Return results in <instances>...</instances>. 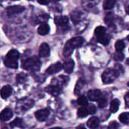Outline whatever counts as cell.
I'll list each match as a JSON object with an SVG mask.
<instances>
[{
	"mask_svg": "<svg viewBox=\"0 0 129 129\" xmlns=\"http://www.w3.org/2000/svg\"><path fill=\"white\" fill-rule=\"evenodd\" d=\"M40 67L41 62L39 59L36 56L29 57L22 63V67L29 71H38L40 69Z\"/></svg>",
	"mask_w": 129,
	"mask_h": 129,
	"instance_id": "obj_1",
	"label": "cell"
},
{
	"mask_svg": "<svg viewBox=\"0 0 129 129\" xmlns=\"http://www.w3.org/2000/svg\"><path fill=\"white\" fill-rule=\"evenodd\" d=\"M118 72L115 69H107L102 74V81L104 84L113 83L119 76Z\"/></svg>",
	"mask_w": 129,
	"mask_h": 129,
	"instance_id": "obj_2",
	"label": "cell"
},
{
	"mask_svg": "<svg viewBox=\"0 0 129 129\" xmlns=\"http://www.w3.org/2000/svg\"><path fill=\"white\" fill-rule=\"evenodd\" d=\"M49 114H50V111L48 109H42L36 111L35 113V116L38 121L44 122L48 119Z\"/></svg>",
	"mask_w": 129,
	"mask_h": 129,
	"instance_id": "obj_3",
	"label": "cell"
},
{
	"mask_svg": "<svg viewBox=\"0 0 129 129\" xmlns=\"http://www.w3.org/2000/svg\"><path fill=\"white\" fill-rule=\"evenodd\" d=\"M25 10V8L22 5H13L7 8L6 12L8 16H11L18 13H21Z\"/></svg>",
	"mask_w": 129,
	"mask_h": 129,
	"instance_id": "obj_4",
	"label": "cell"
},
{
	"mask_svg": "<svg viewBox=\"0 0 129 129\" xmlns=\"http://www.w3.org/2000/svg\"><path fill=\"white\" fill-rule=\"evenodd\" d=\"M63 68V65H62L60 62L55 63V64H52L51 65L47 70H46V73L48 75H52L54 73H57L58 72H60L62 69Z\"/></svg>",
	"mask_w": 129,
	"mask_h": 129,
	"instance_id": "obj_5",
	"label": "cell"
},
{
	"mask_svg": "<svg viewBox=\"0 0 129 129\" xmlns=\"http://www.w3.org/2000/svg\"><path fill=\"white\" fill-rule=\"evenodd\" d=\"M45 91L48 93V94H50L51 95H52V96H57V95H59L60 94V92H61V88H60V86H59V85H49V86H48L46 88H45Z\"/></svg>",
	"mask_w": 129,
	"mask_h": 129,
	"instance_id": "obj_6",
	"label": "cell"
},
{
	"mask_svg": "<svg viewBox=\"0 0 129 129\" xmlns=\"http://www.w3.org/2000/svg\"><path fill=\"white\" fill-rule=\"evenodd\" d=\"M39 56L42 57H47L50 55V48L49 45L47 43H42L40 45L39 51Z\"/></svg>",
	"mask_w": 129,
	"mask_h": 129,
	"instance_id": "obj_7",
	"label": "cell"
},
{
	"mask_svg": "<svg viewBox=\"0 0 129 129\" xmlns=\"http://www.w3.org/2000/svg\"><path fill=\"white\" fill-rule=\"evenodd\" d=\"M76 48L74 47V45L71 43V42L69 40L67 43H66V45H65V46H64V48H63V56L65 57H70V55H71V54L73 53V50L75 49Z\"/></svg>",
	"mask_w": 129,
	"mask_h": 129,
	"instance_id": "obj_8",
	"label": "cell"
},
{
	"mask_svg": "<svg viewBox=\"0 0 129 129\" xmlns=\"http://www.w3.org/2000/svg\"><path fill=\"white\" fill-rule=\"evenodd\" d=\"M13 116V112L11 109L9 108H5L4 109L0 115V118L2 121H8L11 119Z\"/></svg>",
	"mask_w": 129,
	"mask_h": 129,
	"instance_id": "obj_9",
	"label": "cell"
},
{
	"mask_svg": "<svg viewBox=\"0 0 129 129\" xmlns=\"http://www.w3.org/2000/svg\"><path fill=\"white\" fill-rule=\"evenodd\" d=\"M88 98L91 101H98L101 97V91L98 89H93L88 91Z\"/></svg>",
	"mask_w": 129,
	"mask_h": 129,
	"instance_id": "obj_10",
	"label": "cell"
},
{
	"mask_svg": "<svg viewBox=\"0 0 129 129\" xmlns=\"http://www.w3.org/2000/svg\"><path fill=\"white\" fill-rule=\"evenodd\" d=\"M54 22L58 26H64L68 23V17L67 16H57L54 18Z\"/></svg>",
	"mask_w": 129,
	"mask_h": 129,
	"instance_id": "obj_11",
	"label": "cell"
},
{
	"mask_svg": "<svg viewBox=\"0 0 129 129\" xmlns=\"http://www.w3.org/2000/svg\"><path fill=\"white\" fill-rule=\"evenodd\" d=\"M12 93V88L10 85H5L1 89V97L3 99H6L11 96Z\"/></svg>",
	"mask_w": 129,
	"mask_h": 129,
	"instance_id": "obj_12",
	"label": "cell"
},
{
	"mask_svg": "<svg viewBox=\"0 0 129 129\" xmlns=\"http://www.w3.org/2000/svg\"><path fill=\"white\" fill-rule=\"evenodd\" d=\"M71 19L74 23L79 22L83 18V13L80 11H74L70 14Z\"/></svg>",
	"mask_w": 129,
	"mask_h": 129,
	"instance_id": "obj_13",
	"label": "cell"
},
{
	"mask_svg": "<svg viewBox=\"0 0 129 129\" xmlns=\"http://www.w3.org/2000/svg\"><path fill=\"white\" fill-rule=\"evenodd\" d=\"M19 57H20L19 52L17 50H15V49H11V51H8V53L7 54L5 58H7L8 60L17 61V60L19 59Z\"/></svg>",
	"mask_w": 129,
	"mask_h": 129,
	"instance_id": "obj_14",
	"label": "cell"
},
{
	"mask_svg": "<svg viewBox=\"0 0 129 129\" xmlns=\"http://www.w3.org/2000/svg\"><path fill=\"white\" fill-rule=\"evenodd\" d=\"M100 0H83L82 1V5L84 8L89 10L91 8H92L93 7H94L96 5H98L99 3Z\"/></svg>",
	"mask_w": 129,
	"mask_h": 129,
	"instance_id": "obj_15",
	"label": "cell"
},
{
	"mask_svg": "<svg viewBox=\"0 0 129 129\" xmlns=\"http://www.w3.org/2000/svg\"><path fill=\"white\" fill-rule=\"evenodd\" d=\"M87 125L91 129H94L98 128V125H99V119H98V118L95 117V116L91 117V119H88V121L87 122Z\"/></svg>",
	"mask_w": 129,
	"mask_h": 129,
	"instance_id": "obj_16",
	"label": "cell"
},
{
	"mask_svg": "<svg viewBox=\"0 0 129 129\" xmlns=\"http://www.w3.org/2000/svg\"><path fill=\"white\" fill-rule=\"evenodd\" d=\"M17 104L19 105H22V110H28L29 108H30L33 106V101H29V100H26V98H23V100H21L19 103H17Z\"/></svg>",
	"mask_w": 129,
	"mask_h": 129,
	"instance_id": "obj_17",
	"label": "cell"
},
{
	"mask_svg": "<svg viewBox=\"0 0 129 129\" xmlns=\"http://www.w3.org/2000/svg\"><path fill=\"white\" fill-rule=\"evenodd\" d=\"M49 31H50V27L47 23H42L38 28V33L42 36L48 34Z\"/></svg>",
	"mask_w": 129,
	"mask_h": 129,
	"instance_id": "obj_18",
	"label": "cell"
},
{
	"mask_svg": "<svg viewBox=\"0 0 129 129\" xmlns=\"http://www.w3.org/2000/svg\"><path fill=\"white\" fill-rule=\"evenodd\" d=\"M70 42H72V44L75 46V48H79V47H81L82 45H83V43H84V42H85V40H84V39L82 38V37H75V38H73V39H70Z\"/></svg>",
	"mask_w": 129,
	"mask_h": 129,
	"instance_id": "obj_19",
	"label": "cell"
},
{
	"mask_svg": "<svg viewBox=\"0 0 129 129\" xmlns=\"http://www.w3.org/2000/svg\"><path fill=\"white\" fill-rule=\"evenodd\" d=\"M73 68H74V62L72 60L65 62V63L63 64V69H64L65 72L67 73H72L73 70Z\"/></svg>",
	"mask_w": 129,
	"mask_h": 129,
	"instance_id": "obj_20",
	"label": "cell"
},
{
	"mask_svg": "<svg viewBox=\"0 0 129 129\" xmlns=\"http://www.w3.org/2000/svg\"><path fill=\"white\" fill-rule=\"evenodd\" d=\"M98 40L100 43L103 44L104 45H107L109 44V42L110 41V36L107 33H105L103 36L98 37Z\"/></svg>",
	"mask_w": 129,
	"mask_h": 129,
	"instance_id": "obj_21",
	"label": "cell"
},
{
	"mask_svg": "<svg viewBox=\"0 0 129 129\" xmlns=\"http://www.w3.org/2000/svg\"><path fill=\"white\" fill-rule=\"evenodd\" d=\"M119 107V101L117 99H114L110 103V111L111 113H116Z\"/></svg>",
	"mask_w": 129,
	"mask_h": 129,
	"instance_id": "obj_22",
	"label": "cell"
},
{
	"mask_svg": "<svg viewBox=\"0 0 129 129\" xmlns=\"http://www.w3.org/2000/svg\"><path fill=\"white\" fill-rule=\"evenodd\" d=\"M114 14L113 13H108L104 17V22L108 26H112L114 22Z\"/></svg>",
	"mask_w": 129,
	"mask_h": 129,
	"instance_id": "obj_23",
	"label": "cell"
},
{
	"mask_svg": "<svg viewBox=\"0 0 129 129\" xmlns=\"http://www.w3.org/2000/svg\"><path fill=\"white\" fill-rule=\"evenodd\" d=\"M5 65L9 68H12V69H17L18 67V63L17 61H14V60H8L7 58H5Z\"/></svg>",
	"mask_w": 129,
	"mask_h": 129,
	"instance_id": "obj_24",
	"label": "cell"
},
{
	"mask_svg": "<svg viewBox=\"0 0 129 129\" xmlns=\"http://www.w3.org/2000/svg\"><path fill=\"white\" fill-rule=\"evenodd\" d=\"M116 2V0H104V4H103L104 8L107 10L111 9L115 6Z\"/></svg>",
	"mask_w": 129,
	"mask_h": 129,
	"instance_id": "obj_25",
	"label": "cell"
},
{
	"mask_svg": "<svg viewBox=\"0 0 129 129\" xmlns=\"http://www.w3.org/2000/svg\"><path fill=\"white\" fill-rule=\"evenodd\" d=\"M85 80L84 79H79V82H77V84H76V88H75V94H79V93H80V91H81V89H82V86L85 85Z\"/></svg>",
	"mask_w": 129,
	"mask_h": 129,
	"instance_id": "obj_26",
	"label": "cell"
},
{
	"mask_svg": "<svg viewBox=\"0 0 129 129\" xmlns=\"http://www.w3.org/2000/svg\"><path fill=\"white\" fill-rule=\"evenodd\" d=\"M88 111L87 110V108L82 107L81 108H79L78 110V113H77V115L79 118H84V117H86L88 115Z\"/></svg>",
	"mask_w": 129,
	"mask_h": 129,
	"instance_id": "obj_27",
	"label": "cell"
},
{
	"mask_svg": "<svg viewBox=\"0 0 129 129\" xmlns=\"http://www.w3.org/2000/svg\"><path fill=\"white\" fill-rule=\"evenodd\" d=\"M94 33H95V36L98 37L101 36H103L104 34L107 33V29L104 26H98L95 29V31H94Z\"/></svg>",
	"mask_w": 129,
	"mask_h": 129,
	"instance_id": "obj_28",
	"label": "cell"
},
{
	"mask_svg": "<svg viewBox=\"0 0 129 129\" xmlns=\"http://www.w3.org/2000/svg\"><path fill=\"white\" fill-rule=\"evenodd\" d=\"M119 120L124 124L129 123V113H123L119 116Z\"/></svg>",
	"mask_w": 129,
	"mask_h": 129,
	"instance_id": "obj_29",
	"label": "cell"
},
{
	"mask_svg": "<svg viewBox=\"0 0 129 129\" xmlns=\"http://www.w3.org/2000/svg\"><path fill=\"white\" fill-rule=\"evenodd\" d=\"M125 43H124V42L122 40L117 41L116 45H115V48H116V50L117 52L122 51L125 48Z\"/></svg>",
	"mask_w": 129,
	"mask_h": 129,
	"instance_id": "obj_30",
	"label": "cell"
},
{
	"mask_svg": "<svg viewBox=\"0 0 129 129\" xmlns=\"http://www.w3.org/2000/svg\"><path fill=\"white\" fill-rule=\"evenodd\" d=\"M77 102H78V104H79V105H81V106H82V107H85V106L88 105V100H87V98H86L85 96H81V97H79V98H78Z\"/></svg>",
	"mask_w": 129,
	"mask_h": 129,
	"instance_id": "obj_31",
	"label": "cell"
},
{
	"mask_svg": "<svg viewBox=\"0 0 129 129\" xmlns=\"http://www.w3.org/2000/svg\"><path fill=\"white\" fill-rule=\"evenodd\" d=\"M23 124V122L20 119H15L12 122H11L10 126L11 128H14V127H21Z\"/></svg>",
	"mask_w": 129,
	"mask_h": 129,
	"instance_id": "obj_32",
	"label": "cell"
},
{
	"mask_svg": "<svg viewBox=\"0 0 129 129\" xmlns=\"http://www.w3.org/2000/svg\"><path fill=\"white\" fill-rule=\"evenodd\" d=\"M98 106H99L100 108H104L107 104V101L106 98H103V97H101L98 100Z\"/></svg>",
	"mask_w": 129,
	"mask_h": 129,
	"instance_id": "obj_33",
	"label": "cell"
},
{
	"mask_svg": "<svg viewBox=\"0 0 129 129\" xmlns=\"http://www.w3.org/2000/svg\"><path fill=\"white\" fill-rule=\"evenodd\" d=\"M124 57H125V55L121 51L116 53L114 54V57H113V58L116 61H122V60H123Z\"/></svg>",
	"mask_w": 129,
	"mask_h": 129,
	"instance_id": "obj_34",
	"label": "cell"
},
{
	"mask_svg": "<svg viewBox=\"0 0 129 129\" xmlns=\"http://www.w3.org/2000/svg\"><path fill=\"white\" fill-rule=\"evenodd\" d=\"M87 110L89 114H94L97 111V107L94 104H89L87 106Z\"/></svg>",
	"mask_w": 129,
	"mask_h": 129,
	"instance_id": "obj_35",
	"label": "cell"
},
{
	"mask_svg": "<svg viewBox=\"0 0 129 129\" xmlns=\"http://www.w3.org/2000/svg\"><path fill=\"white\" fill-rule=\"evenodd\" d=\"M48 19V16L46 14H42L38 17V20L42 23H45V21Z\"/></svg>",
	"mask_w": 129,
	"mask_h": 129,
	"instance_id": "obj_36",
	"label": "cell"
},
{
	"mask_svg": "<svg viewBox=\"0 0 129 129\" xmlns=\"http://www.w3.org/2000/svg\"><path fill=\"white\" fill-rule=\"evenodd\" d=\"M119 127V124L116 122H112L110 125H109V129H117Z\"/></svg>",
	"mask_w": 129,
	"mask_h": 129,
	"instance_id": "obj_37",
	"label": "cell"
},
{
	"mask_svg": "<svg viewBox=\"0 0 129 129\" xmlns=\"http://www.w3.org/2000/svg\"><path fill=\"white\" fill-rule=\"evenodd\" d=\"M37 1L41 5H48L50 2V0H37Z\"/></svg>",
	"mask_w": 129,
	"mask_h": 129,
	"instance_id": "obj_38",
	"label": "cell"
},
{
	"mask_svg": "<svg viewBox=\"0 0 129 129\" xmlns=\"http://www.w3.org/2000/svg\"><path fill=\"white\" fill-rule=\"evenodd\" d=\"M125 101L126 107L129 108V92H128L127 94L125 95Z\"/></svg>",
	"mask_w": 129,
	"mask_h": 129,
	"instance_id": "obj_39",
	"label": "cell"
},
{
	"mask_svg": "<svg viewBox=\"0 0 129 129\" xmlns=\"http://www.w3.org/2000/svg\"><path fill=\"white\" fill-rule=\"evenodd\" d=\"M126 13H127L128 14H129V5L126 8Z\"/></svg>",
	"mask_w": 129,
	"mask_h": 129,
	"instance_id": "obj_40",
	"label": "cell"
},
{
	"mask_svg": "<svg viewBox=\"0 0 129 129\" xmlns=\"http://www.w3.org/2000/svg\"><path fill=\"white\" fill-rule=\"evenodd\" d=\"M76 129H86L85 127H79V128H77Z\"/></svg>",
	"mask_w": 129,
	"mask_h": 129,
	"instance_id": "obj_41",
	"label": "cell"
},
{
	"mask_svg": "<svg viewBox=\"0 0 129 129\" xmlns=\"http://www.w3.org/2000/svg\"><path fill=\"white\" fill-rule=\"evenodd\" d=\"M126 63H127L128 65H129V58L127 60H126Z\"/></svg>",
	"mask_w": 129,
	"mask_h": 129,
	"instance_id": "obj_42",
	"label": "cell"
},
{
	"mask_svg": "<svg viewBox=\"0 0 129 129\" xmlns=\"http://www.w3.org/2000/svg\"><path fill=\"white\" fill-rule=\"evenodd\" d=\"M51 129H62L61 128H51Z\"/></svg>",
	"mask_w": 129,
	"mask_h": 129,
	"instance_id": "obj_43",
	"label": "cell"
},
{
	"mask_svg": "<svg viewBox=\"0 0 129 129\" xmlns=\"http://www.w3.org/2000/svg\"><path fill=\"white\" fill-rule=\"evenodd\" d=\"M54 1H55V2H57V1H60V0H54Z\"/></svg>",
	"mask_w": 129,
	"mask_h": 129,
	"instance_id": "obj_44",
	"label": "cell"
},
{
	"mask_svg": "<svg viewBox=\"0 0 129 129\" xmlns=\"http://www.w3.org/2000/svg\"><path fill=\"white\" fill-rule=\"evenodd\" d=\"M128 41H129V36H128Z\"/></svg>",
	"mask_w": 129,
	"mask_h": 129,
	"instance_id": "obj_45",
	"label": "cell"
},
{
	"mask_svg": "<svg viewBox=\"0 0 129 129\" xmlns=\"http://www.w3.org/2000/svg\"><path fill=\"white\" fill-rule=\"evenodd\" d=\"M128 87H129V82H128Z\"/></svg>",
	"mask_w": 129,
	"mask_h": 129,
	"instance_id": "obj_46",
	"label": "cell"
},
{
	"mask_svg": "<svg viewBox=\"0 0 129 129\" xmlns=\"http://www.w3.org/2000/svg\"><path fill=\"white\" fill-rule=\"evenodd\" d=\"M3 129H7V128H3Z\"/></svg>",
	"mask_w": 129,
	"mask_h": 129,
	"instance_id": "obj_47",
	"label": "cell"
},
{
	"mask_svg": "<svg viewBox=\"0 0 129 129\" xmlns=\"http://www.w3.org/2000/svg\"><path fill=\"white\" fill-rule=\"evenodd\" d=\"M14 1H15V0H14Z\"/></svg>",
	"mask_w": 129,
	"mask_h": 129,
	"instance_id": "obj_48",
	"label": "cell"
}]
</instances>
